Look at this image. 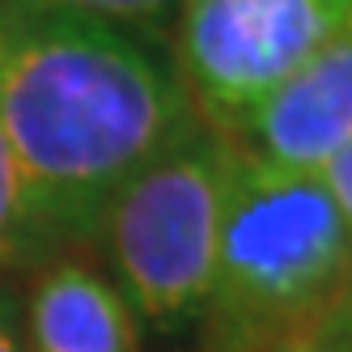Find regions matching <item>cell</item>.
I'll use <instances>...</instances> for the list:
<instances>
[{"label": "cell", "instance_id": "obj_6", "mask_svg": "<svg viewBox=\"0 0 352 352\" xmlns=\"http://www.w3.org/2000/svg\"><path fill=\"white\" fill-rule=\"evenodd\" d=\"M26 352H140L128 297L81 255H52L26 297Z\"/></svg>", "mask_w": 352, "mask_h": 352}, {"label": "cell", "instance_id": "obj_8", "mask_svg": "<svg viewBox=\"0 0 352 352\" xmlns=\"http://www.w3.org/2000/svg\"><path fill=\"white\" fill-rule=\"evenodd\" d=\"M26 5L47 13L94 17V21H107V26H157L183 0H26Z\"/></svg>", "mask_w": 352, "mask_h": 352}, {"label": "cell", "instance_id": "obj_7", "mask_svg": "<svg viewBox=\"0 0 352 352\" xmlns=\"http://www.w3.org/2000/svg\"><path fill=\"white\" fill-rule=\"evenodd\" d=\"M56 250L60 242L52 234V225L43 221L26 174H21L5 132H0V272L43 267Z\"/></svg>", "mask_w": 352, "mask_h": 352}, {"label": "cell", "instance_id": "obj_3", "mask_svg": "<svg viewBox=\"0 0 352 352\" xmlns=\"http://www.w3.org/2000/svg\"><path fill=\"white\" fill-rule=\"evenodd\" d=\"M234 140L191 132L115 191L98 234L136 318L179 331L199 318L212 289Z\"/></svg>", "mask_w": 352, "mask_h": 352}, {"label": "cell", "instance_id": "obj_1", "mask_svg": "<svg viewBox=\"0 0 352 352\" xmlns=\"http://www.w3.org/2000/svg\"><path fill=\"white\" fill-rule=\"evenodd\" d=\"M0 132L64 246L94 238L115 191L199 119L183 81L136 38L26 5L0 26Z\"/></svg>", "mask_w": 352, "mask_h": 352}, {"label": "cell", "instance_id": "obj_2", "mask_svg": "<svg viewBox=\"0 0 352 352\" xmlns=\"http://www.w3.org/2000/svg\"><path fill=\"white\" fill-rule=\"evenodd\" d=\"M352 230L318 174L276 170L234 140L204 352H344Z\"/></svg>", "mask_w": 352, "mask_h": 352}, {"label": "cell", "instance_id": "obj_11", "mask_svg": "<svg viewBox=\"0 0 352 352\" xmlns=\"http://www.w3.org/2000/svg\"><path fill=\"white\" fill-rule=\"evenodd\" d=\"M344 352H352V306H348V322H344Z\"/></svg>", "mask_w": 352, "mask_h": 352}, {"label": "cell", "instance_id": "obj_4", "mask_svg": "<svg viewBox=\"0 0 352 352\" xmlns=\"http://www.w3.org/2000/svg\"><path fill=\"white\" fill-rule=\"evenodd\" d=\"M179 72L221 136L352 21V0H183Z\"/></svg>", "mask_w": 352, "mask_h": 352}, {"label": "cell", "instance_id": "obj_10", "mask_svg": "<svg viewBox=\"0 0 352 352\" xmlns=\"http://www.w3.org/2000/svg\"><path fill=\"white\" fill-rule=\"evenodd\" d=\"M0 352H26V344H21L17 327H13V310H9L5 297H0Z\"/></svg>", "mask_w": 352, "mask_h": 352}, {"label": "cell", "instance_id": "obj_5", "mask_svg": "<svg viewBox=\"0 0 352 352\" xmlns=\"http://www.w3.org/2000/svg\"><path fill=\"white\" fill-rule=\"evenodd\" d=\"M276 170L314 174L352 140V21L276 85L230 136Z\"/></svg>", "mask_w": 352, "mask_h": 352}, {"label": "cell", "instance_id": "obj_9", "mask_svg": "<svg viewBox=\"0 0 352 352\" xmlns=\"http://www.w3.org/2000/svg\"><path fill=\"white\" fill-rule=\"evenodd\" d=\"M314 174H318V183L327 187V195H331V204L344 217V225L352 230V140L344 148H336Z\"/></svg>", "mask_w": 352, "mask_h": 352}]
</instances>
